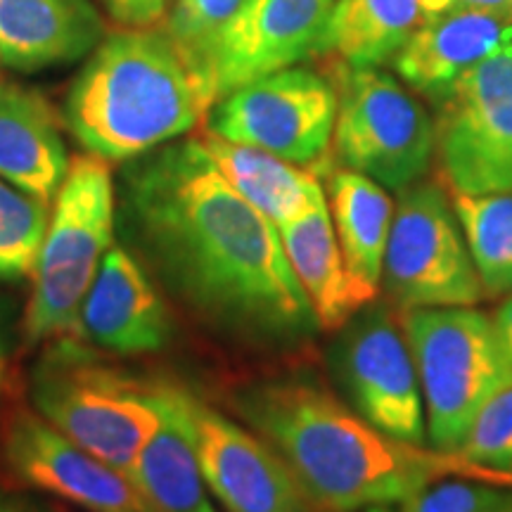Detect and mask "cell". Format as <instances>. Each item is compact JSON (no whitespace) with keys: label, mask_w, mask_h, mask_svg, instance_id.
Wrapping results in <instances>:
<instances>
[{"label":"cell","mask_w":512,"mask_h":512,"mask_svg":"<svg viewBox=\"0 0 512 512\" xmlns=\"http://www.w3.org/2000/svg\"><path fill=\"white\" fill-rule=\"evenodd\" d=\"M133 245L185 304L259 342L318 328L278 228L219 174L200 140L164 147L126 174Z\"/></svg>","instance_id":"cell-1"},{"label":"cell","mask_w":512,"mask_h":512,"mask_svg":"<svg viewBox=\"0 0 512 512\" xmlns=\"http://www.w3.org/2000/svg\"><path fill=\"white\" fill-rule=\"evenodd\" d=\"M238 411L285 460L320 512L389 508L446 477L512 489L510 475L460 453L396 439L304 380L256 384L240 396Z\"/></svg>","instance_id":"cell-2"},{"label":"cell","mask_w":512,"mask_h":512,"mask_svg":"<svg viewBox=\"0 0 512 512\" xmlns=\"http://www.w3.org/2000/svg\"><path fill=\"white\" fill-rule=\"evenodd\" d=\"M216 100L214 81L166 27L126 29L83 67L64 121L88 155L126 162L192 131Z\"/></svg>","instance_id":"cell-3"},{"label":"cell","mask_w":512,"mask_h":512,"mask_svg":"<svg viewBox=\"0 0 512 512\" xmlns=\"http://www.w3.org/2000/svg\"><path fill=\"white\" fill-rule=\"evenodd\" d=\"M403 335L418 368L427 441L458 453L479 411L512 384L494 320L475 306L403 311Z\"/></svg>","instance_id":"cell-4"},{"label":"cell","mask_w":512,"mask_h":512,"mask_svg":"<svg viewBox=\"0 0 512 512\" xmlns=\"http://www.w3.org/2000/svg\"><path fill=\"white\" fill-rule=\"evenodd\" d=\"M114 240V188L105 159L69 162L38 252L27 306L29 342L79 330L83 299Z\"/></svg>","instance_id":"cell-5"},{"label":"cell","mask_w":512,"mask_h":512,"mask_svg":"<svg viewBox=\"0 0 512 512\" xmlns=\"http://www.w3.org/2000/svg\"><path fill=\"white\" fill-rule=\"evenodd\" d=\"M31 396L38 418L126 475L162 420L159 387L98 366L74 347L43 358Z\"/></svg>","instance_id":"cell-6"},{"label":"cell","mask_w":512,"mask_h":512,"mask_svg":"<svg viewBox=\"0 0 512 512\" xmlns=\"http://www.w3.org/2000/svg\"><path fill=\"white\" fill-rule=\"evenodd\" d=\"M332 157L387 190L418 183L434 159V121L422 102L377 67H344Z\"/></svg>","instance_id":"cell-7"},{"label":"cell","mask_w":512,"mask_h":512,"mask_svg":"<svg viewBox=\"0 0 512 512\" xmlns=\"http://www.w3.org/2000/svg\"><path fill=\"white\" fill-rule=\"evenodd\" d=\"M382 285L401 311L477 306L486 297L451 200L437 183H413L394 207Z\"/></svg>","instance_id":"cell-8"},{"label":"cell","mask_w":512,"mask_h":512,"mask_svg":"<svg viewBox=\"0 0 512 512\" xmlns=\"http://www.w3.org/2000/svg\"><path fill=\"white\" fill-rule=\"evenodd\" d=\"M434 157L448 192L512 190V41L439 100Z\"/></svg>","instance_id":"cell-9"},{"label":"cell","mask_w":512,"mask_h":512,"mask_svg":"<svg viewBox=\"0 0 512 512\" xmlns=\"http://www.w3.org/2000/svg\"><path fill=\"white\" fill-rule=\"evenodd\" d=\"M337 102V86L325 76L287 67L216 100L207 114V131L311 169L332 150Z\"/></svg>","instance_id":"cell-10"},{"label":"cell","mask_w":512,"mask_h":512,"mask_svg":"<svg viewBox=\"0 0 512 512\" xmlns=\"http://www.w3.org/2000/svg\"><path fill=\"white\" fill-rule=\"evenodd\" d=\"M349 406L396 439L425 444L420 377L403 328L387 309H363L342 328L332 351Z\"/></svg>","instance_id":"cell-11"},{"label":"cell","mask_w":512,"mask_h":512,"mask_svg":"<svg viewBox=\"0 0 512 512\" xmlns=\"http://www.w3.org/2000/svg\"><path fill=\"white\" fill-rule=\"evenodd\" d=\"M211 496L226 512H313L302 486L256 432L185 389L171 387Z\"/></svg>","instance_id":"cell-12"},{"label":"cell","mask_w":512,"mask_h":512,"mask_svg":"<svg viewBox=\"0 0 512 512\" xmlns=\"http://www.w3.org/2000/svg\"><path fill=\"white\" fill-rule=\"evenodd\" d=\"M335 0H249L204 57L219 98L316 55Z\"/></svg>","instance_id":"cell-13"},{"label":"cell","mask_w":512,"mask_h":512,"mask_svg":"<svg viewBox=\"0 0 512 512\" xmlns=\"http://www.w3.org/2000/svg\"><path fill=\"white\" fill-rule=\"evenodd\" d=\"M5 456L24 482L88 512H155L126 472L83 451L38 415L15 418Z\"/></svg>","instance_id":"cell-14"},{"label":"cell","mask_w":512,"mask_h":512,"mask_svg":"<svg viewBox=\"0 0 512 512\" xmlns=\"http://www.w3.org/2000/svg\"><path fill=\"white\" fill-rule=\"evenodd\" d=\"M169 313L145 268L112 245L83 299L79 332L95 347L119 356L152 354L169 339Z\"/></svg>","instance_id":"cell-15"},{"label":"cell","mask_w":512,"mask_h":512,"mask_svg":"<svg viewBox=\"0 0 512 512\" xmlns=\"http://www.w3.org/2000/svg\"><path fill=\"white\" fill-rule=\"evenodd\" d=\"M512 41V19L482 10L430 17L394 55V69L415 93L441 100L460 76Z\"/></svg>","instance_id":"cell-16"},{"label":"cell","mask_w":512,"mask_h":512,"mask_svg":"<svg viewBox=\"0 0 512 512\" xmlns=\"http://www.w3.org/2000/svg\"><path fill=\"white\" fill-rule=\"evenodd\" d=\"M278 235L318 328H344L356 313L375 302L377 292L358 283L344 264L328 200L313 204L302 216L278 226Z\"/></svg>","instance_id":"cell-17"},{"label":"cell","mask_w":512,"mask_h":512,"mask_svg":"<svg viewBox=\"0 0 512 512\" xmlns=\"http://www.w3.org/2000/svg\"><path fill=\"white\" fill-rule=\"evenodd\" d=\"M67 169V147L46 98L15 83H0V178L50 202Z\"/></svg>","instance_id":"cell-18"},{"label":"cell","mask_w":512,"mask_h":512,"mask_svg":"<svg viewBox=\"0 0 512 512\" xmlns=\"http://www.w3.org/2000/svg\"><path fill=\"white\" fill-rule=\"evenodd\" d=\"M100 34L91 0H0V62L22 72L86 55Z\"/></svg>","instance_id":"cell-19"},{"label":"cell","mask_w":512,"mask_h":512,"mask_svg":"<svg viewBox=\"0 0 512 512\" xmlns=\"http://www.w3.org/2000/svg\"><path fill=\"white\" fill-rule=\"evenodd\" d=\"M197 140L219 174L275 228L325 200L323 185L311 169L209 131Z\"/></svg>","instance_id":"cell-20"},{"label":"cell","mask_w":512,"mask_h":512,"mask_svg":"<svg viewBox=\"0 0 512 512\" xmlns=\"http://www.w3.org/2000/svg\"><path fill=\"white\" fill-rule=\"evenodd\" d=\"M159 394L162 420L140 448L128 477L155 512H219L178 413L174 392L171 387H159Z\"/></svg>","instance_id":"cell-21"},{"label":"cell","mask_w":512,"mask_h":512,"mask_svg":"<svg viewBox=\"0 0 512 512\" xmlns=\"http://www.w3.org/2000/svg\"><path fill=\"white\" fill-rule=\"evenodd\" d=\"M325 200L349 273L377 292L394 221V202L387 188L358 171L337 166L328 174Z\"/></svg>","instance_id":"cell-22"},{"label":"cell","mask_w":512,"mask_h":512,"mask_svg":"<svg viewBox=\"0 0 512 512\" xmlns=\"http://www.w3.org/2000/svg\"><path fill=\"white\" fill-rule=\"evenodd\" d=\"M425 19L420 0H335L318 53H332L344 67H380Z\"/></svg>","instance_id":"cell-23"},{"label":"cell","mask_w":512,"mask_h":512,"mask_svg":"<svg viewBox=\"0 0 512 512\" xmlns=\"http://www.w3.org/2000/svg\"><path fill=\"white\" fill-rule=\"evenodd\" d=\"M448 195L484 294L508 297L512 294V190Z\"/></svg>","instance_id":"cell-24"},{"label":"cell","mask_w":512,"mask_h":512,"mask_svg":"<svg viewBox=\"0 0 512 512\" xmlns=\"http://www.w3.org/2000/svg\"><path fill=\"white\" fill-rule=\"evenodd\" d=\"M50 221L48 202L0 178V280L29 278Z\"/></svg>","instance_id":"cell-25"},{"label":"cell","mask_w":512,"mask_h":512,"mask_svg":"<svg viewBox=\"0 0 512 512\" xmlns=\"http://www.w3.org/2000/svg\"><path fill=\"white\" fill-rule=\"evenodd\" d=\"M458 453L472 463L512 477V384L479 411Z\"/></svg>","instance_id":"cell-26"},{"label":"cell","mask_w":512,"mask_h":512,"mask_svg":"<svg viewBox=\"0 0 512 512\" xmlns=\"http://www.w3.org/2000/svg\"><path fill=\"white\" fill-rule=\"evenodd\" d=\"M247 3L249 0H176L166 31L204 69L211 43Z\"/></svg>","instance_id":"cell-27"},{"label":"cell","mask_w":512,"mask_h":512,"mask_svg":"<svg viewBox=\"0 0 512 512\" xmlns=\"http://www.w3.org/2000/svg\"><path fill=\"white\" fill-rule=\"evenodd\" d=\"M508 491L512 489L477 479L446 477L427 484L401 503L389 505L384 512H491Z\"/></svg>","instance_id":"cell-28"},{"label":"cell","mask_w":512,"mask_h":512,"mask_svg":"<svg viewBox=\"0 0 512 512\" xmlns=\"http://www.w3.org/2000/svg\"><path fill=\"white\" fill-rule=\"evenodd\" d=\"M171 0H105L110 15L128 29L155 27Z\"/></svg>","instance_id":"cell-29"},{"label":"cell","mask_w":512,"mask_h":512,"mask_svg":"<svg viewBox=\"0 0 512 512\" xmlns=\"http://www.w3.org/2000/svg\"><path fill=\"white\" fill-rule=\"evenodd\" d=\"M427 17L444 15L451 10H482L512 19V0H420Z\"/></svg>","instance_id":"cell-30"},{"label":"cell","mask_w":512,"mask_h":512,"mask_svg":"<svg viewBox=\"0 0 512 512\" xmlns=\"http://www.w3.org/2000/svg\"><path fill=\"white\" fill-rule=\"evenodd\" d=\"M491 320H494V330H496L498 344H501L503 354L512 366V294L503 297V302L498 304V309H496L494 316H491Z\"/></svg>","instance_id":"cell-31"},{"label":"cell","mask_w":512,"mask_h":512,"mask_svg":"<svg viewBox=\"0 0 512 512\" xmlns=\"http://www.w3.org/2000/svg\"><path fill=\"white\" fill-rule=\"evenodd\" d=\"M0 512H41V510L34 508V505H31V503L17 501V498H10V496L0 494Z\"/></svg>","instance_id":"cell-32"},{"label":"cell","mask_w":512,"mask_h":512,"mask_svg":"<svg viewBox=\"0 0 512 512\" xmlns=\"http://www.w3.org/2000/svg\"><path fill=\"white\" fill-rule=\"evenodd\" d=\"M491 512H512V491H508V494L503 496V501L498 503Z\"/></svg>","instance_id":"cell-33"},{"label":"cell","mask_w":512,"mask_h":512,"mask_svg":"<svg viewBox=\"0 0 512 512\" xmlns=\"http://www.w3.org/2000/svg\"><path fill=\"white\" fill-rule=\"evenodd\" d=\"M0 373H3V351H0Z\"/></svg>","instance_id":"cell-34"}]
</instances>
